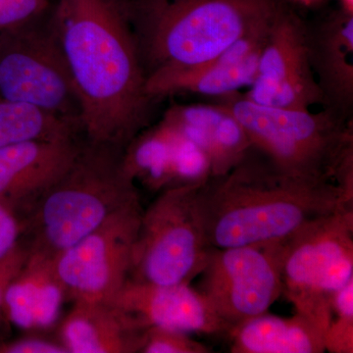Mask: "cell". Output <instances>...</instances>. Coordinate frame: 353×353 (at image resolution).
Returning <instances> with one entry per match:
<instances>
[{
	"label": "cell",
	"instance_id": "25",
	"mask_svg": "<svg viewBox=\"0 0 353 353\" xmlns=\"http://www.w3.org/2000/svg\"><path fill=\"white\" fill-rule=\"evenodd\" d=\"M20 218L11 209L0 203V263L25 250Z\"/></svg>",
	"mask_w": 353,
	"mask_h": 353
},
{
	"label": "cell",
	"instance_id": "2",
	"mask_svg": "<svg viewBox=\"0 0 353 353\" xmlns=\"http://www.w3.org/2000/svg\"><path fill=\"white\" fill-rule=\"evenodd\" d=\"M209 245L240 248L285 240L310 221L353 206V190L280 170L252 148L197 190Z\"/></svg>",
	"mask_w": 353,
	"mask_h": 353
},
{
	"label": "cell",
	"instance_id": "23",
	"mask_svg": "<svg viewBox=\"0 0 353 353\" xmlns=\"http://www.w3.org/2000/svg\"><path fill=\"white\" fill-rule=\"evenodd\" d=\"M54 0H0V34L48 19Z\"/></svg>",
	"mask_w": 353,
	"mask_h": 353
},
{
	"label": "cell",
	"instance_id": "20",
	"mask_svg": "<svg viewBox=\"0 0 353 353\" xmlns=\"http://www.w3.org/2000/svg\"><path fill=\"white\" fill-rule=\"evenodd\" d=\"M123 163L134 183H141L153 192L182 188L180 138L178 132L162 120L130 141L123 152Z\"/></svg>",
	"mask_w": 353,
	"mask_h": 353
},
{
	"label": "cell",
	"instance_id": "28",
	"mask_svg": "<svg viewBox=\"0 0 353 353\" xmlns=\"http://www.w3.org/2000/svg\"><path fill=\"white\" fill-rule=\"evenodd\" d=\"M341 3L343 10L353 14V0H341Z\"/></svg>",
	"mask_w": 353,
	"mask_h": 353
},
{
	"label": "cell",
	"instance_id": "19",
	"mask_svg": "<svg viewBox=\"0 0 353 353\" xmlns=\"http://www.w3.org/2000/svg\"><path fill=\"white\" fill-rule=\"evenodd\" d=\"M234 353H322L324 333L303 315L263 313L246 320L227 334Z\"/></svg>",
	"mask_w": 353,
	"mask_h": 353
},
{
	"label": "cell",
	"instance_id": "24",
	"mask_svg": "<svg viewBox=\"0 0 353 353\" xmlns=\"http://www.w3.org/2000/svg\"><path fill=\"white\" fill-rule=\"evenodd\" d=\"M206 345L197 343L189 334L176 330L150 327L146 329L141 353H209Z\"/></svg>",
	"mask_w": 353,
	"mask_h": 353
},
{
	"label": "cell",
	"instance_id": "21",
	"mask_svg": "<svg viewBox=\"0 0 353 353\" xmlns=\"http://www.w3.org/2000/svg\"><path fill=\"white\" fill-rule=\"evenodd\" d=\"M82 137L71 123L27 104L0 99V150L34 141Z\"/></svg>",
	"mask_w": 353,
	"mask_h": 353
},
{
	"label": "cell",
	"instance_id": "22",
	"mask_svg": "<svg viewBox=\"0 0 353 353\" xmlns=\"http://www.w3.org/2000/svg\"><path fill=\"white\" fill-rule=\"evenodd\" d=\"M332 319L324 334L325 350L353 352V280L332 294Z\"/></svg>",
	"mask_w": 353,
	"mask_h": 353
},
{
	"label": "cell",
	"instance_id": "10",
	"mask_svg": "<svg viewBox=\"0 0 353 353\" xmlns=\"http://www.w3.org/2000/svg\"><path fill=\"white\" fill-rule=\"evenodd\" d=\"M143 208L139 199L52 260L53 271L72 301H109L129 277Z\"/></svg>",
	"mask_w": 353,
	"mask_h": 353
},
{
	"label": "cell",
	"instance_id": "3",
	"mask_svg": "<svg viewBox=\"0 0 353 353\" xmlns=\"http://www.w3.org/2000/svg\"><path fill=\"white\" fill-rule=\"evenodd\" d=\"M123 152L83 139L71 166L20 218L28 255L54 259L139 199Z\"/></svg>",
	"mask_w": 353,
	"mask_h": 353
},
{
	"label": "cell",
	"instance_id": "6",
	"mask_svg": "<svg viewBox=\"0 0 353 353\" xmlns=\"http://www.w3.org/2000/svg\"><path fill=\"white\" fill-rule=\"evenodd\" d=\"M283 294L326 333L332 294L353 280V206L308 222L285 240Z\"/></svg>",
	"mask_w": 353,
	"mask_h": 353
},
{
	"label": "cell",
	"instance_id": "9",
	"mask_svg": "<svg viewBox=\"0 0 353 353\" xmlns=\"http://www.w3.org/2000/svg\"><path fill=\"white\" fill-rule=\"evenodd\" d=\"M285 240L210 248L199 290L231 328L266 313L283 294Z\"/></svg>",
	"mask_w": 353,
	"mask_h": 353
},
{
	"label": "cell",
	"instance_id": "17",
	"mask_svg": "<svg viewBox=\"0 0 353 353\" xmlns=\"http://www.w3.org/2000/svg\"><path fill=\"white\" fill-rule=\"evenodd\" d=\"M162 121L201 146L210 159L212 176L232 170L252 150L238 119L219 103L173 105Z\"/></svg>",
	"mask_w": 353,
	"mask_h": 353
},
{
	"label": "cell",
	"instance_id": "1",
	"mask_svg": "<svg viewBox=\"0 0 353 353\" xmlns=\"http://www.w3.org/2000/svg\"><path fill=\"white\" fill-rule=\"evenodd\" d=\"M50 25L68 65L88 143L124 150L150 125L154 99L132 27L130 0H54Z\"/></svg>",
	"mask_w": 353,
	"mask_h": 353
},
{
	"label": "cell",
	"instance_id": "12",
	"mask_svg": "<svg viewBox=\"0 0 353 353\" xmlns=\"http://www.w3.org/2000/svg\"><path fill=\"white\" fill-rule=\"evenodd\" d=\"M275 15L203 63L153 72L146 77V92L154 101L183 92L220 99L250 88Z\"/></svg>",
	"mask_w": 353,
	"mask_h": 353
},
{
	"label": "cell",
	"instance_id": "18",
	"mask_svg": "<svg viewBox=\"0 0 353 353\" xmlns=\"http://www.w3.org/2000/svg\"><path fill=\"white\" fill-rule=\"evenodd\" d=\"M65 299L52 260L28 255L7 289V317L10 324L25 331L48 330L57 325Z\"/></svg>",
	"mask_w": 353,
	"mask_h": 353
},
{
	"label": "cell",
	"instance_id": "11",
	"mask_svg": "<svg viewBox=\"0 0 353 353\" xmlns=\"http://www.w3.org/2000/svg\"><path fill=\"white\" fill-rule=\"evenodd\" d=\"M243 94L270 108L311 109L323 103L309 59L307 23L288 2L272 21L256 77Z\"/></svg>",
	"mask_w": 353,
	"mask_h": 353
},
{
	"label": "cell",
	"instance_id": "26",
	"mask_svg": "<svg viewBox=\"0 0 353 353\" xmlns=\"http://www.w3.org/2000/svg\"><path fill=\"white\" fill-rule=\"evenodd\" d=\"M0 353H68L57 340L41 336H22L15 340H0Z\"/></svg>",
	"mask_w": 353,
	"mask_h": 353
},
{
	"label": "cell",
	"instance_id": "8",
	"mask_svg": "<svg viewBox=\"0 0 353 353\" xmlns=\"http://www.w3.org/2000/svg\"><path fill=\"white\" fill-rule=\"evenodd\" d=\"M50 17L0 34V99L38 108L82 134L80 99Z\"/></svg>",
	"mask_w": 353,
	"mask_h": 353
},
{
	"label": "cell",
	"instance_id": "16",
	"mask_svg": "<svg viewBox=\"0 0 353 353\" xmlns=\"http://www.w3.org/2000/svg\"><path fill=\"white\" fill-rule=\"evenodd\" d=\"M146 329L110 301H75L58 341L68 353H138Z\"/></svg>",
	"mask_w": 353,
	"mask_h": 353
},
{
	"label": "cell",
	"instance_id": "15",
	"mask_svg": "<svg viewBox=\"0 0 353 353\" xmlns=\"http://www.w3.org/2000/svg\"><path fill=\"white\" fill-rule=\"evenodd\" d=\"M307 43L323 108L352 120L353 14L341 8L314 25L307 24Z\"/></svg>",
	"mask_w": 353,
	"mask_h": 353
},
{
	"label": "cell",
	"instance_id": "5",
	"mask_svg": "<svg viewBox=\"0 0 353 353\" xmlns=\"http://www.w3.org/2000/svg\"><path fill=\"white\" fill-rule=\"evenodd\" d=\"M243 127L252 148L280 170L353 189V125L323 108L260 105L241 92L216 99Z\"/></svg>",
	"mask_w": 353,
	"mask_h": 353
},
{
	"label": "cell",
	"instance_id": "14",
	"mask_svg": "<svg viewBox=\"0 0 353 353\" xmlns=\"http://www.w3.org/2000/svg\"><path fill=\"white\" fill-rule=\"evenodd\" d=\"M83 137L34 139L0 150V203L21 218L71 166Z\"/></svg>",
	"mask_w": 353,
	"mask_h": 353
},
{
	"label": "cell",
	"instance_id": "13",
	"mask_svg": "<svg viewBox=\"0 0 353 353\" xmlns=\"http://www.w3.org/2000/svg\"><path fill=\"white\" fill-rule=\"evenodd\" d=\"M109 301L145 328L161 327L204 334H228L232 329L190 284L157 285L128 279Z\"/></svg>",
	"mask_w": 353,
	"mask_h": 353
},
{
	"label": "cell",
	"instance_id": "29",
	"mask_svg": "<svg viewBox=\"0 0 353 353\" xmlns=\"http://www.w3.org/2000/svg\"><path fill=\"white\" fill-rule=\"evenodd\" d=\"M301 3H310V2L315 1V0H299Z\"/></svg>",
	"mask_w": 353,
	"mask_h": 353
},
{
	"label": "cell",
	"instance_id": "27",
	"mask_svg": "<svg viewBox=\"0 0 353 353\" xmlns=\"http://www.w3.org/2000/svg\"><path fill=\"white\" fill-rule=\"evenodd\" d=\"M27 257L28 252L25 248L11 259L0 263V340L6 339L3 333L10 325L8 317H7L6 307L7 289L15 276L24 266Z\"/></svg>",
	"mask_w": 353,
	"mask_h": 353
},
{
	"label": "cell",
	"instance_id": "7",
	"mask_svg": "<svg viewBox=\"0 0 353 353\" xmlns=\"http://www.w3.org/2000/svg\"><path fill=\"white\" fill-rule=\"evenodd\" d=\"M199 188L164 190L143 209L129 280L174 285L190 284L201 275L211 246L197 206Z\"/></svg>",
	"mask_w": 353,
	"mask_h": 353
},
{
	"label": "cell",
	"instance_id": "4",
	"mask_svg": "<svg viewBox=\"0 0 353 353\" xmlns=\"http://www.w3.org/2000/svg\"><path fill=\"white\" fill-rule=\"evenodd\" d=\"M146 77L217 57L271 19L287 0H130Z\"/></svg>",
	"mask_w": 353,
	"mask_h": 353
}]
</instances>
